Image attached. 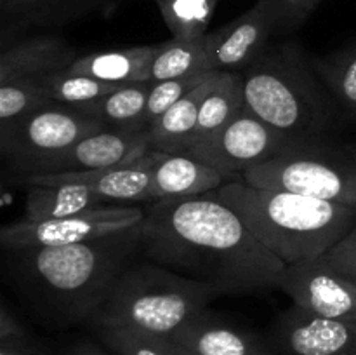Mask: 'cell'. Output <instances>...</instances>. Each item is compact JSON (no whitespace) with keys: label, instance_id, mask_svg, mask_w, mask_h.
I'll list each match as a JSON object with an SVG mask.
<instances>
[{"label":"cell","instance_id":"7a4b0ae2","mask_svg":"<svg viewBox=\"0 0 356 355\" xmlns=\"http://www.w3.org/2000/svg\"><path fill=\"white\" fill-rule=\"evenodd\" d=\"M3 254L7 278L40 319L56 326L89 324L120 275L143 254V223L89 242Z\"/></svg>","mask_w":356,"mask_h":355},{"label":"cell","instance_id":"f1b7e54d","mask_svg":"<svg viewBox=\"0 0 356 355\" xmlns=\"http://www.w3.org/2000/svg\"><path fill=\"white\" fill-rule=\"evenodd\" d=\"M118 2L120 0H38L28 21V28L65 26L94 13L113 9Z\"/></svg>","mask_w":356,"mask_h":355},{"label":"cell","instance_id":"4dcf8cb0","mask_svg":"<svg viewBox=\"0 0 356 355\" xmlns=\"http://www.w3.org/2000/svg\"><path fill=\"white\" fill-rule=\"evenodd\" d=\"M275 19V35H291L308 21L322 0H259Z\"/></svg>","mask_w":356,"mask_h":355},{"label":"cell","instance_id":"cb8c5ba5","mask_svg":"<svg viewBox=\"0 0 356 355\" xmlns=\"http://www.w3.org/2000/svg\"><path fill=\"white\" fill-rule=\"evenodd\" d=\"M219 0H156L172 38L191 40L209 33Z\"/></svg>","mask_w":356,"mask_h":355},{"label":"cell","instance_id":"277c9868","mask_svg":"<svg viewBox=\"0 0 356 355\" xmlns=\"http://www.w3.org/2000/svg\"><path fill=\"white\" fill-rule=\"evenodd\" d=\"M242 73L245 104L291 141L322 139L336 122V100L298 40L270 44Z\"/></svg>","mask_w":356,"mask_h":355},{"label":"cell","instance_id":"484cf974","mask_svg":"<svg viewBox=\"0 0 356 355\" xmlns=\"http://www.w3.org/2000/svg\"><path fill=\"white\" fill-rule=\"evenodd\" d=\"M313 65L336 103L356 113V44L325 58H313Z\"/></svg>","mask_w":356,"mask_h":355},{"label":"cell","instance_id":"7c38bea8","mask_svg":"<svg viewBox=\"0 0 356 355\" xmlns=\"http://www.w3.org/2000/svg\"><path fill=\"white\" fill-rule=\"evenodd\" d=\"M149 152H153L149 131L104 129L87 136L66 152L45 160L33 174L108 169L136 162Z\"/></svg>","mask_w":356,"mask_h":355},{"label":"cell","instance_id":"1f68e13d","mask_svg":"<svg viewBox=\"0 0 356 355\" xmlns=\"http://www.w3.org/2000/svg\"><path fill=\"white\" fill-rule=\"evenodd\" d=\"M37 2L38 0H0L2 42L9 37L17 38V33L26 30Z\"/></svg>","mask_w":356,"mask_h":355},{"label":"cell","instance_id":"7402d4cb","mask_svg":"<svg viewBox=\"0 0 356 355\" xmlns=\"http://www.w3.org/2000/svg\"><path fill=\"white\" fill-rule=\"evenodd\" d=\"M153 82L124 86L115 93L106 94L92 103L73 106L83 115L97 118L106 129H125V131H148L145 125L146 103Z\"/></svg>","mask_w":356,"mask_h":355},{"label":"cell","instance_id":"e0dca14e","mask_svg":"<svg viewBox=\"0 0 356 355\" xmlns=\"http://www.w3.org/2000/svg\"><path fill=\"white\" fill-rule=\"evenodd\" d=\"M242 176L225 174L184 153L156 152L153 164V195L160 198L198 197L219 190Z\"/></svg>","mask_w":356,"mask_h":355},{"label":"cell","instance_id":"5bb4252c","mask_svg":"<svg viewBox=\"0 0 356 355\" xmlns=\"http://www.w3.org/2000/svg\"><path fill=\"white\" fill-rule=\"evenodd\" d=\"M156 152H149L143 159L124 166L76 173L26 174L21 176L24 184H87L99 194L108 204H149L153 195V164Z\"/></svg>","mask_w":356,"mask_h":355},{"label":"cell","instance_id":"2e32d148","mask_svg":"<svg viewBox=\"0 0 356 355\" xmlns=\"http://www.w3.org/2000/svg\"><path fill=\"white\" fill-rule=\"evenodd\" d=\"M170 338L193 355H273L259 336L226 322L211 310L188 320Z\"/></svg>","mask_w":356,"mask_h":355},{"label":"cell","instance_id":"ac0fdd59","mask_svg":"<svg viewBox=\"0 0 356 355\" xmlns=\"http://www.w3.org/2000/svg\"><path fill=\"white\" fill-rule=\"evenodd\" d=\"M156 51L159 44L92 52L76 58L68 72L117 86L148 82L152 79V63Z\"/></svg>","mask_w":356,"mask_h":355},{"label":"cell","instance_id":"83f0119b","mask_svg":"<svg viewBox=\"0 0 356 355\" xmlns=\"http://www.w3.org/2000/svg\"><path fill=\"white\" fill-rule=\"evenodd\" d=\"M54 103L37 79H21L0 84V129L16 124L28 113Z\"/></svg>","mask_w":356,"mask_h":355},{"label":"cell","instance_id":"9c48e42d","mask_svg":"<svg viewBox=\"0 0 356 355\" xmlns=\"http://www.w3.org/2000/svg\"><path fill=\"white\" fill-rule=\"evenodd\" d=\"M291 143L257 117L245 104L242 111L205 141L184 152L214 169L232 176H242L245 171L264 164L284 152Z\"/></svg>","mask_w":356,"mask_h":355},{"label":"cell","instance_id":"44dd1931","mask_svg":"<svg viewBox=\"0 0 356 355\" xmlns=\"http://www.w3.org/2000/svg\"><path fill=\"white\" fill-rule=\"evenodd\" d=\"M243 108H245V94H243L242 73L216 72L211 87L202 100L191 146L205 141L221 131Z\"/></svg>","mask_w":356,"mask_h":355},{"label":"cell","instance_id":"d6a6232c","mask_svg":"<svg viewBox=\"0 0 356 355\" xmlns=\"http://www.w3.org/2000/svg\"><path fill=\"white\" fill-rule=\"evenodd\" d=\"M323 256L337 274L356 284V225Z\"/></svg>","mask_w":356,"mask_h":355},{"label":"cell","instance_id":"ba28073f","mask_svg":"<svg viewBox=\"0 0 356 355\" xmlns=\"http://www.w3.org/2000/svg\"><path fill=\"white\" fill-rule=\"evenodd\" d=\"M145 207H139V204H104L51 221L30 223L21 219L3 226L0 246L3 251H17L89 242L134 228L145 221Z\"/></svg>","mask_w":356,"mask_h":355},{"label":"cell","instance_id":"6da1fadb","mask_svg":"<svg viewBox=\"0 0 356 355\" xmlns=\"http://www.w3.org/2000/svg\"><path fill=\"white\" fill-rule=\"evenodd\" d=\"M145 211L143 256L149 263L211 285L219 296L277 289L284 261L216 191L160 198Z\"/></svg>","mask_w":356,"mask_h":355},{"label":"cell","instance_id":"f546056e","mask_svg":"<svg viewBox=\"0 0 356 355\" xmlns=\"http://www.w3.org/2000/svg\"><path fill=\"white\" fill-rule=\"evenodd\" d=\"M214 72L198 73V75L183 77V79L162 80V82H153L152 90L148 94V103H146L145 113V125L146 129L152 127L169 108L179 100H183L188 93L197 89L202 82L209 79Z\"/></svg>","mask_w":356,"mask_h":355},{"label":"cell","instance_id":"d6986e66","mask_svg":"<svg viewBox=\"0 0 356 355\" xmlns=\"http://www.w3.org/2000/svg\"><path fill=\"white\" fill-rule=\"evenodd\" d=\"M108 204L87 184H28L24 191V221L42 223L68 218L87 209Z\"/></svg>","mask_w":356,"mask_h":355},{"label":"cell","instance_id":"3957f363","mask_svg":"<svg viewBox=\"0 0 356 355\" xmlns=\"http://www.w3.org/2000/svg\"><path fill=\"white\" fill-rule=\"evenodd\" d=\"M216 195L285 267L323 256L356 225L355 207L250 187L242 178L226 183Z\"/></svg>","mask_w":356,"mask_h":355},{"label":"cell","instance_id":"8992f818","mask_svg":"<svg viewBox=\"0 0 356 355\" xmlns=\"http://www.w3.org/2000/svg\"><path fill=\"white\" fill-rule=\"evenodd\" d=\"M247 184L285 190L356 209V150L322 139L294 141L242 174Z\"/></svg>","mask_w":356,"mask_h":355},{"label":"cell","instance_id":"52a82bcc","mask_svg":"<svg viewBox=\"0 0 356 355\" xmlns=\"http://www.w3.org/2000/svg\"><path fill=\"white\" fill-rule=\"evenodd\" d=\"M104 129L103 122L83 115L76 108L51 103L16 124L0 129V152L19 176H26L33 174L45 160Z\"/></svg>","mask_w":356,"mask_h":355},{"label":"cell","instance_id":"ffe728a7","mask_svg":"<svg viewBox=\"0 0 356 355\" xmlns=\"http://www.w3.org/2000/svg\"><path fill=\"white\" fill-rule=\"evenodd\" d=\"M216 72L202 82L197 89L188 93L183 100L177 101L172 108L165 111L152 127V150L160 153H184L193 143L195 129L198 122V111L204 96L211 87Z\"/></svg>","mask_w":356,"mask_h":355},{"label":"cell","instance_id":"8fae6325","mask_svg":"<svg viewBox=\"0 0 356 355\" xmlns=\"http://www.w3.org/2000/svg\"><path fill=\"white\" fill-rule=\"evenodd\" d=\"M282 355H356V324L327 319L292 303L273 326Z\"/></svg>","mask_w":356,"mask_h":355},{"label":"cell","instance_id":"9a60e30c","mask_svg":"<svg viewBox=\"0 0 356 355\" xmlns=\"http://www.w3.org/2000/svg\"><path fill=\"white\" fill-rule=\"evenodd\" d=\"M76 58L75 47L58 35L13 38L2 44L0 84L68 72Z\"/></svg>","mask_w":356,"mask_h":355},{"label":"cell","instance_id":"4316f807","mask_svg":"<svg viewBox=\"0 0 356 355\" xmlns=\"http://www.w3.org/2000/svg\"><path fill=\"white\" fill-rule=\"evenodd\" d=\"M37 80L49 100L54 103L68 104V106H82V104L92 103L124 87L103 82L92 77L76 75L72 72L54 73V75L42 77Z\"/></svg>","mask_w":356,"mask_h":355},{"label":"cell","instance_id":"603a6c76","mask_svg":"<svg viewBox=\"0 0 356 355\" xmlns=\"http://www.w3.org/2000/svg\"><path fill=\"white\" fill-rule=\"evenodd\" d=\"M211 72L209 68L205 37L181 40H170L159 44L155 59L152 63V82L183 79V77L198 75Z\"/></svg>","mask_w":356,"mask_h":355},{"label":"cell","instance_id":"30bf717a","mask_svg":"<svg viewBox=\"0 0 356 355\" xmlns=\"http://www.w3.org/2000/svg\"><path fill=\"white\" fill-rule=\"evenodd\" d=\"M277 289L308 312L356 324V284L337 274L325 256L287 265Z\"/></svg>","mask_w":356,"mask_h":355},{"label":"cell","instance_id":"836d02e7","mask_svg":"<svg viewBox=\"0 0 356 355\" xmlns=\"http://www.w3.org/2000/svg\"><path fill=\"white\" fill-rule=\"evenodd\" d=\"M28 331L24 329L23 324L13 315L9 306L3 303L0 308V340H19V338H28Z\"/></svg>","mask_w":356,"mask_h":355},{"label":"cell","instance_id":"5b68a950","mask_svg":"<svg viewBox=\"0 0 356 355\" xmlns=\"http://www.w3.org/2000/svg\"><path fill=\"white\" fill-rule=\"evenodd\" d=\"M218 296L211 285L155 263L136 261L120 275L89 326L172 336L188 320L209 310Z\"/></svg>","mask_w":356,"mask_h":355},{"label":"cell","instance_id":"d4e9b609","mask_svg":"<svg viewBox=\"0 0 356 355\" xmlns=\"http://www.w3.org/2000/svg\"><path fill=\"white\" fill-rule=\"evenodd\" d=\"M96 333L101 343L115 355H193L170 336L129 327H99Z\"/></svg>","mask_w":356,"mask_h":355},{"label":"cell","instance_id":"d590c367","mask_svg":"<svg viewBox=\"0 0 356 355\" xmlns=\"http://www.w3.org/2000/svg\"><path fill=\"white\" fill-rule=\"evenodd\" d=\"M66 355H108V354L101 350L99 347H96L94 343H90V341H82V343H76Z\"/></svg>","mask_w":356,"mask_h":355},{"label":"cell","instance_id":"e575fe53","mask_svg":"<svg viewBox=\"0 0 356 355\" xmlns=\"http://www.w3.org/2000/svg\"><path fill=\"white\" fill-rule=\"evenodd\" d=\"M0 355H44L31 336L19 340H0Z\"/></svg>","mask_w":356,"mask_h":355},{"label":"cell","instance_id":"4fadbf2b","mask_svg":"<svg viewBox=\"0 0 356 355\" xmlns=\"http://www.w3.org/2000/svg\"><path fill=\"white\" fill-rule=\"evenodd\" d=\"M275 30L273 16L257 0L242 16L205 35L211 72H243L270 45Z\"/></svg>","mask_w":356,"mask_h":355}]
</instances>
